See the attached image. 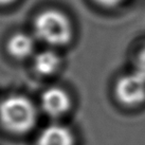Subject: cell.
I'll return each instance as SVG.
<instances>
[{
    "instance_id": "obj_1",
    "label": "cell",
    "mask_w": 145,
    "mask_h": 145,
    "mask_svg": "<svg viewBox=\"0 0 145 145\" xmlns=\"http://www.w3.org/2000/svg\"><path fill=\"white\" fill-rule=\"evenodd\" d=\"M36 119V109L27 97L13 95L0 104V122L14 133H28L35 125Z\"/></svg>"
},
{
    "instance_id": "obj_2",
    "label": "cell",
    "mask_w": 145,
    "mask_h": 145,
    "mask_svg": "<svg viewBox=\"0 0 145 145\" xmlns=\"http://www.w3.org/2000/svg\"><path fill=\"white\" fill-rule=\"evenodd\" d=\"M34 31L40 40L52 46H64L72 38V24L61 11L44 10L34 20Z\"/></svg>"
},
{
    "instance_id": "obj_3",
    "label": "cell",
    "mask_w": 145,
    "mask_h": 145,
    "mask_svg": "<svg viewBox=\"0 0 145 145\" xmlns=\"http://www.w3.org/2000/svg\"><path fill=\"white\" fill-rule=\"evenodd\" d=\"M114 93L121 104L133 107L145 102V76L135 71L118 80Z\"/></svg>"
},
{
    "instance_id": "obj_4",
    "label": "cell",
    "mask_w": 145,
    "mask_h": 145,
    "mask_svg": "<svg viewBox=\"0 0 145 145\" xmlns=\"http://www.w3.org/2000/svg\"><path fill=\"white\" fill-rule=\"evenodd\" d=\"M71 106L69 94L61 88L53 87L46 90L41 97V107L50 117H61Z\"/></svg>"
},
{
    "instance_id": "obj_5",
    "label": "cell",
    "mask_w": 145,
    "mask_h": 145,
    "mask_svg": "<svg viewBox=\"0 0 145 145\" xmlns=\"http://www.w3.org/2000/svg\"><path fill=\"white\" fill-rule=\"evenodd\" d=\"M37 145H74V137L65 126L50 125L40 133Z\"/></svg>"
},
{
    "instance_id": "obj_6",
    "label": "cell",
    "mask_w": 145,
    "mask_h": 145,
    "mask_svg": "<svg viewBox=\"0 0 145 145\" xmlns=\"http://www.w3.org/2000/svg\"><path fill=\"white\" fill-rule=\"evenodd\" d=\"M8 51L15 58H25L34 51V40L30 35L24 33L14 34L8 39Z\"/></svg>"
},
{
    "instance_id": "obj_7",
    "label": "cell",
    "mask_w": 145,
    "mask_h": 145,
    "mask_svg": "<svg viewBox=\"0 0 145 145\" xmlns=\"http://www.w3.org/2000/svg\"><path fill=\"white\" fill-rule=\"evenodd\" d=\"M61 65V58L53 51L38 53L34 58V69L40 75H51L56 72Z\"/></svg>"
},
{
    "instance_id": "obj_8",
    "label": "cell",
    "mask_w": 145,
    "mask_h": 145,
    "mask_svg": "<svg viewBox=\"0 0 145 145\" xmlns=\"http://www.w3.org/2000/svg\"><path fill=\"white\" fill-rule=\"evenodd\" d=\"M137 71L141 73L143 76H145V47L142 49L141 52L138 55Z\"/></svg>"
},
{
    "instance_id": "obj_9",
    "label": "cell",
    "mask_w": 145,
    "mask_h": 145,
    "mask_svg": "<svg viewBox=\"0 0 145 145\" xmlns=\"http://www.w3.org/2000/svg\"><path fill=\"white\" fill-rule=\"evenodd\" d=\"M94 1L105 8H114L119 4H121L122 2H124L125 0H94Z\"/></svg>"
},
{
    "instance_id": "obj_10",
    "label": "cell",
    "mask_w": 145,
    "mask_h": 145,
    "mask_svg": "<svg viewBox=\"0 0 145 145\" xmlns=\"http://www.w3.org/2000/svg\"><path fill=\"white\" fill-rule=\"evenodd\" d=\"M16 0H0V5H8V4L15 2Z\"/></svg>"
}]
</instances>
